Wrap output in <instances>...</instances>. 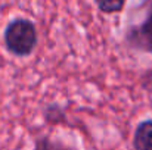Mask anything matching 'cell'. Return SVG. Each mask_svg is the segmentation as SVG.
Listing matches in <instances>:
<instances>
[{"label": "cell", "instance_id": "1", "mask_svg": "<svg viewBox=\"0 0 152 150\" xmlns=\"http://www.w3.org/2000/svg\"><path fill=\"white\" fill-rule=\"evenodd\" d=\"M37 30L34 22L27 18L12 19L3 33V43L6 50L16 57H27L37 46Z\"/></svg>", "mask_w": 152, "mask_h": 150}, {"label": "cell", "instance_id": "5", "mask_svg": "<svg viewBox=\"0 0 152 150\" xmlns=\"http://www.w3.org/2000/svg\"><path fill=\"white\" fill-rule=\"evenodd\" d=\"M45 119L49 124H59L65 121V112L58 103H52L45 109Z\"/></svg>", "mask_w": 152, "mask_h": 150}, {"label": "cell", "instance_id": "6", "mask_svg": "<svg viewBox=\"0 0 152 150\" xmlns=\"http://www.w3.org/2000/svg\"><path fill=\"white\" fill-rule=\"evenodd\" d=\"M33 150H72L65 146L62 141H53L49 137H42L36 141V146Z\"/></svg>", "mask_w": 152, "mask_h": 150}, {"label": "cell", "instance_id": "7", "mask_svg": "<svg viewBox=\"0 0 152 150\" xmlns=\"http://www.w3.org/2000/svg\"><path fill=\"white\" fill-rule=\"evenodd\" d=\"M142 87L152 94V69L145 72V75L142 77Z\"/></svg>", "mask_w": 152, "mask_h": 150}, {"label": "cell", "instance_id": "3", "mask_svg": "<svg viewBox=\"0 0 152 150\" xmlns=\"http://www.w3.org/2000/svg\"><path fill=\"white\" fill-rule=\"evenodd\" d=\"M133 149L152 150V119H145L137 124L133 134Z\"/></svg>", "mask_w": 152, "mask_h": 150}, {"label": "cell", "instance_id": "4", "mask_svg": "<svg viewBox=\"0 0 152 150\" xmlns=\"http://www.w3.org/2000/svg\"><path fill=\"white\" fill-rule=\"evenodd\" d=\"M127 0H95L98 9L102 13L111 15V13H120L124 9Z\"/></svg>", "mask_w": 152, "mask_h": 150}, {"label": "cell", "instance_id": "2", "mask_svg": "<svg viewBox=\"0 0 152 150\" xmlns=\"http://www.w3.org/2000/svg\"><path fill=\"white\" fill-rule=\"evenodd\" d=\"M143 4L146 15L139 24L129 27L126 31V43L130 49L152 54V0H146Z\"/></svg>", "mask_w": 152, "mask_h": 150}]
</instances>
